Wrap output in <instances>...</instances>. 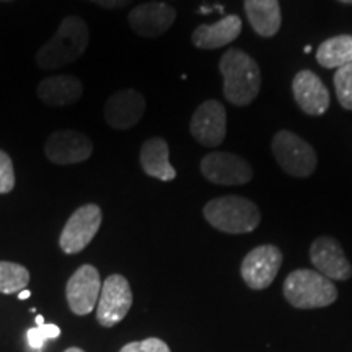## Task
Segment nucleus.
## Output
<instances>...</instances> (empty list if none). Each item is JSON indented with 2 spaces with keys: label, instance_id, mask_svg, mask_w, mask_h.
Wrapping results in <instances>:
<instances>
[{
  "label": "nucleus",
  "instance_id": "f257e3e1",
  "mask_svg": "<svg viewBox=\"0 0 352 352\" xmlns=\"http://www.w3.org/2000/svg\"><path fill=\"white\" fill-rule=\"evenodd\" d=\"M90 43V30L80 16L69 15L60 21L59 28L50 41L36 52V64L43 70L64 67L82 57Z\"/></svg>",
  "mask_w": 352,
  "mask_h": 352
},
{
  "label": "nucleus",
  "instance_id": "f03ea898",
  "mask_svg": "<svg viewBox=\"0 0 352 352\" xmlns=\"http://www.w3.org/2000/svg\"><path fill=\"white\" fill-rule=\"evenodd\" d=\"M223 77V95L236 107L253 103L261 90V72L256 60L240 50H228L219 63Z\"/></svg>",
  "mask_w": 352,
  "mask_h": 352
},
{
  "label": "nucleus",
  "instance_id": "7ed1b4c3",
  "mask_svg": "<svg viewBox=\"0 0 352 352\" xmlns=\"http://www.w3.org/2000/svg\"><path fill=\"white\" fill-rule=\"evenodd\" d=\"M204 217L217 230L232 235L250 233L261 222V212L253 201L240 196H222L204 206Z\"/></svg>",
  "mask_w": 352,
  "mask_h": 352
},
{
  "label": "nucleus",
  "instance_id": "20e7f679",
  "mask_svg": "<svg viewBox=\"0 0 352 352\" xmlns=\"http://www.w3.org/2000/svg\"><path fill=\"white\" fill-rule=\"evenodd\" d=\"M284 297L292 307L300 310L323 308L336 302L338 290L333 280L314 270H296L285 279Z\"/></svg>",
  "mask_w": 352,
  "mask_h": 352
},
{
  "label": "nucleus",
  "instance_id": "39448f33",
  "mask_svg": "<svg viewBox=\"0 0 352 352\" xmlns=\"http://www.w3.org/2000/svg\"><path fill=\"white\" fill-rule=\"evenodd\" d=\"M272 152L277 164L294 178H307L316 170L315 148L290 131H279L272 139Z\"/></svg>",
  "mask_w": 352,
  "mask_h": 352
},
{
  "label": "nucleus",
  "instance_id": "423d86ee",
  "mask_svg": "<svg viewBox=\"0 0 352 352\" xmlns=\"http://www.w3.org/2000/svg\"><path fill=\"white\" fill-rule=\"evenodd\" d=\"M103 212L100 206L85 204L70 215L59 236V246L65 254H77L83 252L98 233Z\"/></svg>",
  "mask_w": 352,
  "mask_h": 352
},
{
  "label": "nucleus",
  "instance_id": "0eeeda50",
  "mask_svg": "<svg viewBox=\"0 0 352 352\" xmlns=\"http://www.w3.org/2000/svg\"><path fill=\"white\" fill-rule=\"evenodd\" d=\"M132 307V290L127 279L121 274H111L107 277L98 303H96V320L101 327L111 328L124 320L127 311Z\"/></svg>",
  "mask_w": 352,
  "mask_h": 352
},
{
  "label": "nucleus",
  "instance_id": "6e6552de",
  "mask_svg": "<svg viewBox=\"0 0 352 352\" xmlns=\"http://www.w3.org/2000/svg\"><path fill=\"white\" fill-rule=\"evenodd\" d=\"M206 179L222 186H241L252 182L253 168L248 162L230 152H212L201 160Z\"/></svg>",
  "mask_w": 352,
  "mask_h": 352
},
{
  "label": "nucleus",
  "instance_id": "1a4fd4ad",
  "mask_svg": "<svg viewBox=\"0 0 352 352\" xmlns=\"http://www.w3.org/2000/svg\"><path fill=\"white\" fill-rule=\"evenodd\" d=\"M283 266V253L274 245H259L246 254L240 272L245 284L253 290L267 289Z\"/></svg>",
  "mask_w": 352,
  "mask_h": 352
},
{
  "label": "nucleus",
  "instance_id": "9d476101",
  "mask_svg": "<svg viewBox=\"0 0 352 352\" xmlns=\"http://www.w3.org/2000/svg\"><path fill=\"white\" fill-rule=\"evenodd\" d=\"M46 158L54 165H76L88 160L94 153V144L80 131H56L44 144Z\"/></svg>",
  "mask_w": 352,
  "mask_h": 352
},
{
  "label": "nucleus",
  "instance_id": "9b49d317",
  "mask_svg": "<svg viewBox=\"0 0 352 352\" xmlns=\"http://www.w3.org/2000/svg\"><path fill=\"white\" fill-rule=\"evenodd\" d=\"M100 272L91 264H83L70 276L65 285V296L70 310L78 316H85L95 310L101 292Z\"/></svg>",
  "mask_w": 352,
  "mask_h": 352
},
{
  "label": "nucleus",
  "instance_id": "f8f14e48",
  "mask_svg": "<svg viewBox=\"0 0 352 352\" xmlns=\"http://www.w3.org/2000/svg\"><path fill=\"white\" fill-rule=\"evenodd\" d=\"M191 135L204 147H219L227 135V113L217 100L199 104L189 124Z\"/></svg>",
  "mask_w": 352,
  "mask_h": 352
},
{
  "label": "nucleus",
  "instance_id": "ddd939ff",
  "mask_svg": "<svg viewBox=\"0 0 352 352\" xmlns=\"http://www.w3.org/2000/svg\"><path fill=\"white\" fill-rule=\"evenodd\" d=\"M145 113V98L134 88L118 90L107 100L103 116L109 127L116 131L132 129L142 120Z\"/></svg>",
  "mask_w": 352,
  "mask_h": 352
},
{
  "label": "nucleus",
  "instance_id": "4468645a",
  "mask_svg": "<svg viewBox=\"0 0 352 352\" xmlns=\"http://www.w3.org/2000/svg\"><path fill=\"white\" fill-rule=\"evenodd\" d=\"M176 10L164 2H147L132 8L127 16L132 32L144 38H158L173 26Z\"/></svg>",
  "mask_w": 352,
  "mask_h": 352
},
{
  "label": "nucleus",
  "instance_id": "2eb2a0df",
  "mask_svg": "<svg viewBox=\"0 0 352 352\" xmlns=\"http://www.w3.org/2000/svg\"><path fill=\"white\" fill-rule=\"evenodd\" d=\"M310 259L315 270L329 280H347L352 276V266L346 258L340 241L333 236H320L310 246Z\"/></svg>",
  "mask_w": 352,
  "mask_h": 352
},
{
  "label": "nucleus",
  "instance_id": "dca6fc26",
  "mask_svg": "<svg viewBox=\"0 0 352 352\" xmlns=\"http://www.w3.org/2000/svg\"><path fill=\"white\" fill-rule=\"evenodd\" d=\"M294 98L303 113L321 116L329 108V91L311 70H300L292 82Z\"/></svg>",
  "mask_w": 352,
  "mask_h": 352
},
{
  "label": "nucleus",
  "instance_id": "f3484780",
  "mask_svg": "<svg viewBox=\"0 0 352 352\" xmlns=\"http://www.w3.org/2000/svg\"><path fill=\"white\" fill-rule=\"evenodd\" d=\"M83 83L76 76H52L38 83L36 95L46 107H70L82 98Z\"/></svg>",
  "mask_w": 352,
  "mask_h": 352
},
{
  "label": "nucleus",
  "instance_id": "a211bd4d",
  "mask_svg": "<svg viewBox=\"0 0 352 352\" xmlns=\"http://www.w3.org/2000/svg\"><path fill=\"white\" fill-rule=\"evenodd\" d=\"M240 16L227 15L214 25H201L192 32L191 41L199 50H217L235 41L241 33Z\"/></svg>",
  "mask_w": 352,
  "mask_h": 352
},
{
  "label": "nucleus",
  "instance_id": "6ab92c4d",
  "mask_svg": "<svg viewBox=\"0 0 352 352\" xmlns=\"http://www.w3.org/2000/svg\"><path fill=\"white\" fill-rule=\"evenodd\" d=\"M140 165L145 175L160 182H173L176 170L170 165V148L165 139H147L140 148Z\"/></svg>",
  "mask_w": 352,
  "mask_h": 352
},
{
  "label": "nucleus",
  "instance_id": "aec40b11",
  "mask_svg": "<svg viewBox=\"0 0 352 352\" xmlns=\"http://www.w3.org/2000/svg\"><path fill=\"white\" fill-rule=\"evenodd\" d=\"M245 12L259 36L271 38L279 32L283 23L279 0H245Z\"/></svg>",
  "mask_w": 352,
  "mask_h": 352
},
{
  "label": "nucleus",
  "instance_id": "412c9836",
  "mask_svg": "<svg viewBox=\"0 0 352 352\" xmlns=\"http://www.w3.org/2000/svg\"><path fill=\"white\" fill-rule=\"evenodd\" d=\"M316 60L324 69H340L352 64V36L340 34L320 44L316 51Z\"/></svg>",
  "mask_w": 352,
  "mask_h": 352
},
{
  "label": "nucleus",
  "instance_id": "4be33fe9",
  "mask_svg": "<svg viewBox=\"0 0 352 352\" xmlns=\"http://www.w3.org/2000/svg\"><path fill=\"white\" fill-rule=\"evenodd\" d=\"M30 283V272L25 266L12 261H0V294H16Z\"/></svg>",
  "mask_w": 352,
  "mask_h": 352
},
{
  "label": "nucleus",
  "instance_id": "5701e85b",
  "mask_svg": "<svg viewBox=\"0 0 352 352\" xmlns=\"http://www.w3.org/2000/svg\"><path fill=\"white\" fill-rule=\"evenodd\" d=\"M334 90L341 107L352 111V64L342 65L334 74Z\"/></svg>",
  "mask_w": 352,
  "mask_h": 352
},
{
  "label": "nucleus",
  "instance_id": "b1692460",
  "mask_svg": "<svg viewBox=\"0 0 352 352\" xmlns=\"http://www.w3.org/2000/svg\"><path fill=\"white\" fill-rule=\"evenodd\" d=\"M15 188V170L7 152L0 151V195H7Z\"/></svg>",
  "mask_w": 352,
  "mask_h": 352
},
{
  "label": "nucleus",
  "instance_id": "393cba45",
  "mask_svg": "<svg viewBox=\"0 0 352 352\" xmlns=\"http://www.w3.org/2000/svg\"><path fill=\"white\" fill-rule=\"evenodd\" d=\"M120 352H171L168 344L158 338H147L144 341H134L126 344Z\"/></svg>",
  "mask_w": 352,
  "mask_h": 352
},
{
  "label": "nucleus",
  "instance_id": "a878e982",
  "mask_svg": "<svg viewBox=\"0 0 352 352\" xmlns=\"http://www.w3.org/2000/svg\"><path fill=\"white\" fill-rule=\"evenodd\" d=\"M26 340H28V344L32 349H36L39 351L44 344V338L41 336V331H39V328H32L28 329V333H26Z\"/></svg>",
  "mask_w": 352,
  "mask_h": 352
},
{
  "label": "nucleus",
  "instance_id": "bb28decb",
  "mask_svg": "<svg viewBox=\"0 0 352 352\" xmlns=\"http://www.w3.org/2000/svg\"><path fill=\"white\" fill-rule=\"evenodd\" d=\"M38 328H39V331H41V336L44 338V341L56 340V338H59V334H60V328L54 323H44Z\"/></svg>",
  "mask_w": 352,
  "mask_h": 352
},
{
  "label": "nucleus",
  "instance_id": "cd10ccee",
  "mask_svg": "<svg viewBox=\"0 0 352 352\" xmlns=\"http://www.w3.org/2000/svg\"><path fill=\"white\" fill-rule=\"evenodd\" d=\"M90 2L96 3V6L103 7V8H124L129 6L132 0H90Z\"/></svg>",
  "mask_w": 352,
  "mask_h": 352
},
{
  "label": "nucleus",
  "instance_id": "c85d7f7f",
  "mask_svg": "<svg viewBox=\"0 0 352 352\" xmlns=\"http://www.w3.org/2000/svg\"><path fill=\"white\" fill-rule=\"evenodd\" d=\"M30 296H32V292H30V290H21V292L19 294V298L20 300H26V298H28Z\"/></svg>",
  "mask_w": 352,
  "mask_h": 352
},
{
  "label": "nucleus",
  "instance_id": "c756f323",
  "mask_svg": "<svg viewBox=\"0 0 352 352\" xmlns=\"http://www.w3.org/2000/svg\"><path fill=\"white\" fill-rule=\"evenodd\" d=\"M64 352H85V351H82L80 347H69V349H65Z\"/></svg>",
  "mask_w": 352,
  "mask_h": 352
},
{
  "label": "nucleus",
  "instance_id": "7c9ffc66",
  "mask_svg": "<svg viewBox=\"0 0 352 352\" xmlns=\"http://www.w3.org/2000/svg\"><path fill=\"white\" fill-rule=\"evenodd\" d=\"M44 323H46V321H44L43 316L38 315V316H36V324H38V327H41V324H44Z\"/></svg>",
  "mask_w": 352,
  "mask_h": 352
},
{
  "label": "nucleus",
  "instance_id": "2f4dec72",
  "mask_svg": "<svg viewBox=\"0 0 352 352\" xmlns=\"http://www.w3.org/2000/svg\"><path fill=\"white\" fill-rule=\"evenodd\" d=\"M342 3H352V0H340Z\"/></svg>",
  "mask_w": 352,
  "mask_h": 352
},
{
  "label": "nucleus",
  "instance_id": "473e14b6",
  "mask_svg": "<svg viewBox=\"0 0 352 352\" xmlns=\"http://www.w3.org/2000/svg\"><path fill=\"white\" fill-rule=\"evenodd\" d=\"M311 51V46H305V52H310Z\"/></svg>",
  "mask_w": 352,
  "mask_h": 352
}]
</instances>
